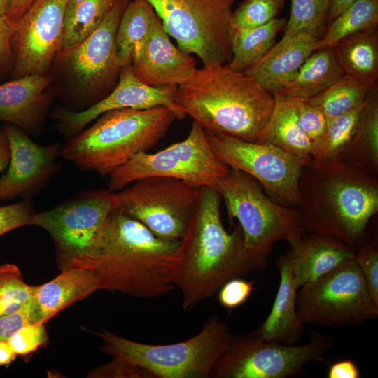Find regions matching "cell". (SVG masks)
Instances as JSON below:
<instances>
[{
    "label": "cell",
    "instance_id": "obj_22",
    "mask_svg": "<svg viewBox=\"0 0 378 378\" xmlns=\"http://www.w3.org/2000/svg\"><path fill=\"white\" fill-rule=\"evenodd\" d=\"M297 288L354 258L355 251L344 242L326 235L305 232L288 250Z\"/></svg>",
    "mask_w": 378,
    "mask_h": 378
},
{
    "label": "cell",
    "instance_id": "obj_32",
    "mask_svg": "<svg viewBox=\"0 0 378 378\" xmlns=\"http://www.w3.org/2000/svg\"><path fill=\"white\" fill-rule=\"evenodd\" d=\"M377 27L378 0H356L328 23L316 50L332 48L348 36Z\"/></svg>",
    "mask_w": 378,
    "mask_h": 378
},
{
    "label": "cell",
    "instance_id": "obj_29",
    "mask_svg": "<svg viewBox=\"0 0 378 378\" xmlns=\"http://www.w3.org/2000/svg\"><path fill=\"white\" fill-rule=\"evenodd\" d=\"M275 104L262 143H268L297 155L311 156L313 144L303 131L294 102L274 95Z\"/></svg>",
    "mask_w": 378,
    "mask_h": 378
},
{
    "label": "cell",
    "instance_id": "obj_26",
    "mask_svg": "<svg viewBox=\"0 0 378 378\" xmlns=\"http://www.w3.org/2000/svg\"><path fill=\"white\" fill-rule=\"evenodd\" d=\"M332 48L315 50L295 75L273 95L292 100H308L343 75Z\"/></svg>",
    "mask_w": 378,
    "mask_h": 378
},
{
    "label": "cell",
    "instance_id": "obj_30",
    "mask_svg": "<svg viewBox=\"0 0 378 378\" xmlns=\"http://www.w3.org/2000/svg\"><path fill=\"white\" fill-rule=\"evenodd\" d=\"M286 22L285 18H276L262 25L230 34L232 57L229 66L245 71L254 65L275 44Z\"/></svg>",
    "mask_w": 378,
    "mask_h": 378
},
{
    "label": "cell",
    "instance_id": "obj_19",
    "mask_svg": "<svg viewBox=\"0 0 378 378\" xmlns=\"http://www.w3.org/2000/svg\"><path fill=\"white\" fill-rule=\"evenodd\" d=\"M135 76L150 86H178L197 71L196 59L176 47L157 15L140 55L132 60Z\"/></svg>",
    "mask_w": 378,
    "mask_h": 378
},
{
    "label": "cell",
    "instance_id": "obj_13",
    "mask_svg": "<svg viewBox=\"0 0 378 378\" xmlns=\"http://www.w3.org/2000/svg\"><path fill=\"white\" fill-rule=\"evenodd\" d=\"M164 29L204 66L228 64L232 57L230 25L236 0H147Z\"/></svg>",
    "mask_w": 378,
    "mask_h": 378
},
{
    "label": "cell",
    "instance_id": "obj_41",
    "mask_svg": "<svg viewBox=\"0 0 378 378\" xmlns=\"http://www.w3.org/2000/svg\"><path fill=\"white\" fill-rule=\"evenodd\" d=\"M34 207L31 200L0 206V237L16 228L33 225Z\"/></svg>",
    "mask_w": 378,
    "mask_h": 378
},
{
    "label": "cell",
    "instance_id": "obj_10",
    "mask_svg": "<svg viewBox=\"0 0 378 378\" xmlns=\"http://www.w3.org/2000/svg\"><path fill=\"white\" fill-rule=\"evenodd\" d=\"M310 340L303 345H284L267 340L257 330L232 335L216 361L212 378H287L301 373L310 363L324 362L337 338L307 326Z\"/></svg>",
    "mask_w": 378,
    "mask_h": 378
},
{
    "label": "cell",
    "instance_id": "obj_28",
    "mask_svg": "<svg viewBox=\"0 0 378 378\" xmlns=\"http://www.w3.org/2000/svg\"><path fill=\"white\" fill-rule=\"evenodd\" d=\"M157 14L147 0H133L127 4L116 33L120 64L130 65L141 53L153 29Z\"/></svg>",
    "mask_w": 378,
    "mask_h": 378
},
{
    "label": "cell",
    "instance_id": "obj_20",
    "mask_svg": "<svg viewBox=\"0 0 378 378\" xmlns=\"http://www.w3.org/2000/svg\"><path fill=\"white\" fill-rule=\"evenodd\" d=\"M55 93L50 75H31L0 83V121L27 134H41Z\"/></svg>",
    "mask_w": 378,
    "mask_h": 378
},
{
    "label": "cell",
    "instance_id": "obj_3",
    "mask_svg": "<svg viewBox=\"0 0 378 378\" xmlns=\"http://www.w3.org/2000/svg\"><path fill=\"white\" fill-rule=\"evenodd\" d=\"M176 101L206 132L262 143L275 98L246 71L227 64L197 69Z\"/></svg>",
    "mask_w": 378,
    "mask_h": 378
},
{
    "label": "cell",
    "instance_id": "obj_6",
    "mask_svg": "<svg viewBox=\"0 0 378 378\" xmlns=\"http://www.w3.org/2000/svg\"><path fill=\"white\" fill-rule=\"evenodd\" d=\"M130 0H114L99 27L78 45L61 50L49 74L55 97L66 109L80 112L116 87L120 64L116 33Z\"/></svg>",
    "mask_w": 378,
    "mask_h": 378
},
{
    "label": "cell",
    "instance_id": "obj_9",
    "mask_svg": "<svg viewBox=\"0 0 378 378\" xmlns=\"http://www.w3.org/2000/svg\"><path fill=\"white\" fill-rule=\"evenodd\" d=\"M118 205L114 192L85 190L50 209L35 213L33 225L43 227L52 237L61 270H93L105 222Z\"/></svg>",
    "mask_w": 378,
    "mask_h": 378
},
{
    "label": "cell",
    "instance_id": "obj_33",
    "mask_svg": "<svg viewBox=\"0 0 378 378\" xmlns=\"http://www.w3.org/2000/svg\"><path fill=\"white\" fill-rule=\"evenodd\" d=\"M371 90L354 78L343 74L307 101L318 107L329 120L361 105Z\"/></svg>",
    "mask_w": 378,
    "mask_h": 378
},
{
    "label": "cell",
    "instance_id": "obj_14",
    "mask_svg": "<svg viewBox=\"0 0 378 378\" xmlns=\"http://www.w3.org/2000/svg\"><path fill=\"white\" fill-rule=\"evenodd\" d=\"M200 189L180 179L149 176L114 192L118 206L155 236L179 241L188 229Z\"/></svg>",
    "mask_w": 378,
    "mask_h": 378
},
{
    "label": "cell",
    "instance_id": "obj_18",
    "mask_svg": "<svg viewBox=\"0 0 378 378\" xmlns=\"http://www.w3.org/2000/svg\"><path fill=\"white\" fill-rule=\"evenodd\" d=\"M1 129L9 141L10 157L8 169L0 178V200H31L59 171L56 159L62 146L58 142L38 145L26 132L10 123H5Z\"/></svg>",
    "mask_w": 378,
    "mask_h": 378
},
{
    "label": "cell",
    "instance_id": "obj_12",
    "mask_svg": "<svg viewBox=\"0 0 378 378\" xmlns=\"http://www.w3.org/2000/svg\"><path fill=\"white\" fill-rule=\"evenodd\" d=\"M295 309L305 326L338 328L360 324L378 316V306L354 258L299 288Z\"/></svg>",
    "mask_w": 378,
    "mask_h": 378
},
{
    "label": "cell",
    "instance_id": "obj_47",
    "mask_svg": "<svg viewBox=\"0 0 378 378\" xmlns=\"http://www.w3.org/2000/svg\"><path fill=\"white\" fill-rule=\"evenodd\" d=\"M36 1L12 0L11 6L6 16L8 22L13 26Z\"/></svg>",
    "mask_w": 378,
    "mask_h": 378
},
{
    "label": "cell",
    "instance_id": "obj_23",
    "mask_svg": "<svg viewBox=\"0 0 378 378\" xmlns=\"http://www.w3.org/2000/svg\"><path fill=\"white\" fill-rule=\"evenodd\" d=\"M280 284L271 312L256 330L265 339L284 345H295L302 338L305 325L295 309L298 288L288 252L277 260Z\"/></svg>",
    "mask_w": 378,
    "mask_h": 378
},
{
    "label": "cell",
    "instance_id": "obj_49",
    "mask_svg": "<svg viewBox=\"0 0 378 378\" xmlns=\"http://www.w3.org/2000/svg\"><path fill=\"white\" fill-rule=\"evenodd\" d=\"M356 0H330L328 16L329 23Z\"/></svg>",
    "mask_w": 378,
    "mask_h": 378
},
{
    "label": "cell",
    "instance_id": "obj_43",
    "mask_svg": "<svg viewBox=\"0 0 378 378\" xmlns=\"http://www.w3.org/2000/svg\"><path fill=\"white\" fill-rule=\"evenodd\" d=\"M87 377L90 378H155L144 369L115 358H113L110 363L92 370Z\"/></svg>",
    "mask_w": 378,
    "mask_h": 378
},
{
    "label": "cell",
    "instance_id": "obj_16",
    "mask_svg": "<svg viewBox=\"0 0 378 378\" xmlns=\"http://www.w3.org/2000/svg\"><path fill=\"white\" fill-rule=\"evenodd\" d=\"M67 0H36L13 26L9 80L48 75L61 50Z\"/></svg>",
    "mask_w": 378,
    "mask_h": 378
},
{
    "label": "cell",
    "instance_id": "obj_25",
    "mask_svg": "<svg viewBox=\"0 0 378 378\" xmlns=\"http://www.w3.org/2000/svg\"><path fill=\"white\" fill-rule=\"evenodd\" d=\"M332 48L344 74L354 78L370 90L377 89V28L363 30L348 36Z\"/></svg>",
    "mask_w": 378,
    "mask_h": 378
},
{
    "label": "cell",
    "instance_id": "obj_17",
    "mask_svg": "<svg viewBox=\"0 0 378 378\" xmlns=\"http://www.w3.org/2000/svg\"><path fill=\"white\" fill-rule=\"evenodd\" d=\"M177 89L176 85L155 87L144 83L135 76L130 64L120 68L116 87L98 103L80 112L70 111L59 104L50 115L57 121L59 133L67 140L79 134L101 114L113 109L165 106L173 111L176 119L181 120L186 115L176 103Z\"/></svg>",
    "mask_w": 378,
    "mask_h": 378
},
{
    "label": "cell",
    "instance_id": "obj_2",
    "mask_svg": "<svg viewBox=\"0 0 378 378\" xmlns=\"http://www.w3.org/2000/svg\"><path fill=\"white\" fill-rule=\"evenodd\" d=\"M296 206L305 232L335 238L356 251L378 211V181L342 161L312 158L301 172Z\"/></svg>",
    "mask_w": 378,
    "mask_h": 378
},
{
    "label": "cell",
    "instance_id": "obj_31",
    "mask_svg": "<svg viewBox=\"0 0 378 378\" xmlns=\"http://www.w3.org/2000/svg\"><path fill=\"white\" fill-rule=\"evenodd\" d=\"M114 0H67L61 50L72 48L88 38L100 24Z\"/></svg>",
    "mask_w": 378,
    "mask_h": 378
},
{
    "label": "cell",
    "instance_id": "obj_35",
    "mask_svg": "<svg viewBox=\"0 0 378 378\" xmlns=\"http://www.w3.org/2000/svg\"><path fill=\"white\" fill-rule=\"evenodd\" d=\"M290 17L282 39L309 32L321 38L327 27L330 0H290Z\"/></svg>",
    "mask_w": 378,
    "mask_h": 378
},
{
    "label": "cell",
    "instance_id": "obj_34",
    "mask_svg": "<svg viewBox=\"0 0 378 378\" xmlns=\"http://www.w3.org/2000/svg\"><path fill=\"white\" fill-rule=\"evenodd\" d=\"M367 99L359 106L328 120L324 135L313 144L312 158L321 160L338 159L356 132Z\"/></svg>",
    "mask_w": 378,
    "mask_h": 378
},
{
    "label": "cell",
    "instance_id": "obj_24",
    "mask_svg": "<svg viewBox=\"0 0 378 378\" xmlns=\"http://www.w3.org/2000/svg\"><path fill=\"white\" fill-rule=\"evenodd\" d=\"M61 271L51 281L34 286L36 323L45 324L62 310L100 290L96 274L91 269L74 267Z\"/></svg>",
    "mask_w": 378,
    "mask_h": 378
},
{
    "label": "cell",
    "instance_id": "obj_27",
    "mask_svg": "<svg viewBox=\"0 0 378 378\" xmlns=\"http://www.w3.org/2000/svg\"><path fill=\"white\" fill-rule=\"evenodd\" d=\"M371 90L358 127L337 160L373 176L378 173V93Z\"/></svg>",
    "mask_w": 378,
    "mask_h": 378
},
{
    "label": "cell",
    "instance_id": "obj_38",
    "mask_svg": "<svg viewBox=\"0 0 378 378\" xmlns=\"http://www.w3.org/2000/svg\"><path fill=\"white\" fill-rule=\"evenodd\" d=\"M17 356L27 357L45 346L48 336L44 323H28L20 329L7 340Z\"/></svg>",
    "mask_w": 378,
    "mask_h": 378
},
{
    "label": "cell",
    "instance_id": "obj_8",
    "mask_svg": "<svg viewBox=\"0 0 378 378\" xmlns=\"http://www.w3.org/2000/svg\"><path fill=\"white\" fill-rule=\"evenodd\" d=\"M101 350L150 372L155 378H209L232 334L226 321L210 316L197 335L170 344L134 342L108 330L97 334Z\"/></svg>",
    "mask_w": 378,
    "mask_h": 378
},
{
    "label": "cell",
    "instance_id": "obj_45",
    "mask_svg": "<svg viewBox=\"0 0 378 378\" xmlns=\"http://www.w3.org/2000/svg\"><path fill=\"white\" fill-rule=\"evenodd\" d=\"M13 26L0 15V82L9 78L13 65L11 47Z\"/></svg>",
    "mask_w": 378,
    "mask_h": 378
},
{
    "label": "cell",
    "instance_id": "obj_40",
    "mask_svg": "<svg viewBox=\"0 0 378 378\" xmlns=\"http://www.w3.org/2000/svg\"><path fill=\"white\" fill-rule=\"evenodd\" d=\"M293 101L303 131L312 144L316 143L325 134L328 124L327 118L318 107L307 100Z\"/></svg>",
    "mask_w": 378,
    "mask_h": 378
},
{
    "label": "cell",
    "instance_id": "obj_5",
    "mask_svg": "<svg viewBox=\"0 0 378 378\" xmlns=\"http://www.w3.org/2000/svg\"><path fill=\"white\" fill-rule=\"evenodd\" d=\"M96 119L92 126L68 139L59 155L80 170L106 176L155 146L176 118L170 108L157 106L113 109Z\"/></svg>",
    "mask_w": 378,
    "mask_h": 378
},
{
    "label": "cell",
    "instance_id": "obj_50",
    "mask_svg": "<svg viewBox=\"0 0 378 378\" xmlns=\"http://www.w3.org/2000/svg\"><path fill=\"white\" fill-rule=\"evenodd\" d=\"M16 357L8 341H0V366L10 365Z\"/></svg>",
    "mask_w": 378,
    "mask_h": 378
},
{
    "label": "cell",
    "instance_id": "obj_4",
    "mask_svg": "<svg viewBox=\"0 0 378 378\" xmlns=\"http://www.w3.org/2000/svg\"><path fill=\"white\" fill-rule=\"evenodd\" d=\"M179 241L163 240L118 205L108 214L93 268L100 290L153 299L174 286L167 273Z\"/></svg>",
    "mask_w": 378,
    "mask_h": 378
},
{
    "label": "cell",
    "instance_id": "obj_39",
    "mask_svg": "<svg viewBox=\"0 0 378 378\" xmlns=\"http://www.w3.org/2000/svg\"><path fill=\"white\" fill-rule=\"evenodd\" d=\"M354 259L366 281L368 291L378 306V250L368 242H363L355 251Z\"/></svg>",
    "mask_w": 378,
    "mask_h": 378
},
{
    "label": "cell",
    "instance_id": "obj_15",
    "mask_svg": "<svg viewBox=\"0 0 378 378\" xmlns=\"http://www.w3.org/2000/svg\"><path fill=\"white\" fill-rule=\"evenodd\" d=\"M206 134L221 162L258 181L276 202L290 207L297 206L301 172L312 157L294 155L268 143L251 142L210 132Z\"/></svg>",
    "mask_w": 378,
    "mask_h": 378
},
{
    "label": "cell",
    "instance_id": "obj_42",
    "mask_svg": "<svg viewBox=\"0 0 378 378\" xmlns=\"http://www.w3.org/2000/svg\"><path fill=\"white\" fill-rule=\"evenodd\" d=\"M255 289L253 281L241 277L225 282L218 291V301L226 309L232 310L242 305Z\"/></svg>",
    "mask_w": 378,
    "mask_h": 378
},
{
    "label": "cell",
    "instance_id": "obj_11",
    "mask_svg": "<svg viewBox=\"0 0 378 378\" xmlns=\"http://www.w3.org/2000/svg\"><path fill=\"white\" fill-rule=\"evenodd\" d=\"M213 151L205 130L193 120L188 136L155 153L140 152L109 176L108 190L118 192L149 176L183 181L197 188H214L230 172Z\"/></svg>",
    "mask_w": 378,
    "mask_h": 378
},
{
    "label": "cell",
    "instance_id": "obj_36",
    "mask_svg": "<svg viewBox=\"0 0 378 378\" xmlns=\"http://www.w3.org/2000/svg\"><path fill=\"white\" fill-rule=\"evenodd\" d=\"M33 293L34 286L24 281L16 265H0V317L18 310Z\"/></svg>",
    "mask_w": 378,
    "mask_h": 378
},
{
    "label": "cell",
    "instance_id": "obj_1",
    "mask_svg": "<svg viewBox=\"0 0 378 378\" xmlns=\"http://www.w3.org/2000/svg\"><path fill=\"white\" fill-rule=\"evenodd\" d=\"M220 199L215 189L200 188L188 229L167 273L169 282L180 290L182 308L187 312L212 298L227 281L254 270L239 225H234L231 232L223 225Z\"/></svg>",
    "mask_w": 378,
    "mask_h": 378
},
{
    "label": "cell",
    "instance_id": "obj_7",
    "mask_svg": "<svg viewBox=\"0 0 378 378\" xmlns=\"http://www.w3.org/2000/svg\"><path fill=\"white\" fill-rule=\"evenodd\" d=\"M214 189L225 201L230 223L238 220L254 270L268 265L276 242L284 240L291 246L305 233L297 209L270 199L243 172L230 169Z\"/></svg>",
    "mask_w": 378,
    "mask_h": 378
},
{
    "label": "cell",
    "instance_id": "obj_21",
    "mask_svg": "<svg viewBox=\"0 0 378 378\" xmlns=\"http://www.w3.org/2000/svg\"><path fill=\"white\" fill-rule=\"evenodd\" d=\"M320 39L309 32L281 38L245 71L273 93L289 80L307 57L316 50Z\"/></svg>",
    "mask_w": 378,
    "mask_h": 378
},
{
    "label": "cell",
    "instance_id": "obj_48",
    "mask_svg": "<svg viewBox=\"0 0 378 378\" xmlns=\"http://www.w3.org/2000/svg\"><path fill=\"white\" fill-rule=\"evenodd\" d=\"M10 157L9 141L4 130L0 129V173L8 166Z\"/></svg>",
    "mask_w": 378,
    "mask_h": 378
},
{
    "label": "cell",
    "instance_id": "obj_46",
    "mask_svg": "<svg viewBox=\"0 0 378 378\" xmlns=\"http://www.w3.org/2000/svg\"><path fill=\"white\" fill-rule=\"evenodd\" d=\"M328 378H359L360 373L356 363L349 358L340 360L330 365Z\"/></svg>",
    "mask_w": 378,
    "mask_h": 378
},
{
    "label": "cell",
    "instance_id": "obj_51",
    "mask_svg": "<svg viewBox=\"0 0 378 378\" xmlns=\"http://www.w3.org/2000/svg\"><path fill=\"white\" fill-rule=\"evenodd\" d=\"M11 3L12 0H0V15L6 16Z\"/></svg>",
    "mask_w": 378,
    "mask_h": 378
},
{
    "label": "cell",
    "instance_id": "obj_37",
    "mask_svg": "<svg viewBox=\"0 0 378 378\" xmlns=\"http://www.w3.org/2000/svg\"><path fill=\"white\" fill-rule=\"evenodd\" d=\"M286 0H244L233 11L230 34L258 27L276 18Z\"/></svg>",
    "mask_w": 378,
    "mask_h": 378
},
{
    "label": "cell",
    "instance_id": "obj_44",
    "mask_svg": "<svg viewBox=\"0 0 378 378\" xmlns=\"http://www.w3.org/2000/svg\"><path fill=\"white\" fill-rule=\"evenodd\" d=\"M36 323L33 296L18 310L0 317V341H7L23 326Z\"/></svg>",
    "mask_w": 378,
    "mask_h": 378
}]
</instances>
